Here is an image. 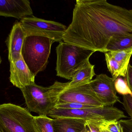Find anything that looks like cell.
Wrapping results in <instances>:
<instances>
[{"instance_id": "1", "label": "cell", "mask_w": 132, "mask_h": 132, "mask_svg": "<svg viewBox=\"0 0 132 132\" xmlns=\"http://www.w3.org/2000/svg\"><path fill=\"white\" fill-rule=\"evenodd\" d=\"M132 36V10L106 0H77L65 42L95 52H105L115 36Z\"/></svg>"}, {"instance_id": "2", "label": "cell", "mask_w": 132, "mask_h": 132, "mask_svg": "<svg viewBox=\"0 0 132 132\" xmlns=\"http://www.w3.org/2000/svg\"><path fill=\"white\" fill-rule=\"evenodd\" d=\"M95 52L65 42H60L56 48V75L72 80L75 73L89 61Z\"/></svg>"}, {"instance_id": "3", "label": "cell", "mask_w": 132, "mask_h": 132, "mask_svg": "<svg viewBox=\"0 0 132 132\" xmlns=\"http://www.w3.org/2000/svg\"><path fill=\"white\" fill-rule=\"evenodd\" d=\"M69 82L56 81L50 88V96L55 106L58 105L78 103L96 107H104L87 83L74 87H68Z\"/></svg>"}, {"instance_id": "4", "label": "cell", "mask_w": 132, "mask_h": 132, "mask_svg": "<svg viewBox=\"0 0 132 132\" xmlns=\"http://www.w3.org/2000/svg\"><path fill=\"white\" fill-rule=\"evenodd\" d=\"M0 132H41L27 108L11 103L0 105Z\"/></svg>"}, {"instance_id": "5", "label": "cell", "mask_w": 132, "mask_h": 132, "mask_svg": "<svg viewBox=\"0 0 132 132\" xmlns=\"http://www.w3.org/2000/svg\"><path fill=\"white\" fill-rule=\"evenodd\" d=\"M55 41L43 36H26L22 45L21 55L32 74L35 77L46 68Z\"/></svg>"}, {"instance_id": "6", "label": "cell", "mask_w": 132, "mask_h": 132, "mask_svg": "<svg viewBox=\"0 0 132 132\" xmlns=\"http://www.w3.org/2000/svg\"><path fill=\"white\" fill-rule=\"evenodd\" d=\"M52 119L71 118L95 121H118L127 118L124 112L113 107H95L80 109L53 108L48 114Z\"/></svg>"}, {"instance_id": "7", "label": "cell", "mask_w": 132, "mask_h": 132, "mask_svg": "<svg viewBox=\"0 0 132 132\" xmlns=\"http://www.w3.org/2000/svg\"><path fill=\"white\" fill-rule=\"evenodd\" d=\"M20 22L26 36H43L50 38L55 42L63 40L67 28L59 22L39 18L33 15L24 18Z\"/></svg>"}, {"instance_id": "8", "label": "cell", "mask_w": 132, "mask_h": 132, "mask_svg": "<svg viewBox=\"0 0 132 132\" xmlns=\"http://www.w3.org/2000/svg\"><path fill=\"white\" fill-rule=\"evenodd\" d=\"M25 100L27 109L39 115H47L54 108L50 96V88L44 87L35 83L20 89Z\"/></svg>"}, {"instance_id": "9", "label": "cell", "mask_w": 132, "mask_h": 132, "mask_svg": "<svg viewBox=\"0 0 132 132\" xmlns=\"http://www.w3.org/2000/svg\"><path fill=\"white\" fill-rule=\"evenodd\" d=\"M97 97L104 107H113L120 102L114 87V80L105 74H99L89 83Z\"/></svg>"}, {"instance_id": "10", "label": "cell", "mask_w": 132, "mask_h": 132, "mask_svg": "<svg viewBox=\"0 0 132 132\" xmlns=\"http://www.w3.org/2000/svg\"><path fill=\"white\" fill-rule=\"evenodd\" d=\"M9 80L13 86L19 89L35 83V77L32 74L22 56L10 62Z\"/></svg>"}, {"instance_id": "11", "label": "cell", "mask_w": 132, "mask_h": 132, "mask_svg": "<svg viewBox=\"0 0 132 132\" xmlns=\"http://www.w3.org/2000/svg\"><path fill=\"white\" fill-rule=\"evenodd\" d=\"M32 15L29 1L0 0V16L21 19Z\"/></svg>"}, {"instance_id": "12", "label": "cell", "mask_w": 132, "mask_h": 132, "mask_svg": "<svg viewBox=\"0 0 132 132\" xmlns=\"http://www.w3.org/2000/svg\"><path fill=\"white\" fill-rule=\"evenodd\" d=\"M26 35L20 21H16L6 40L9 62L20 59Z\"/></svg>"}, {"instance_id": "13", "label": "cell", "mask_w": 132, "mask_h": 132, "mask_svg": "<svg viewBox=\"0 0 132 132\" xmlns=\"http://www.w3.org/2000/svg\"><path fill=\"white\" fill-rule=\"evenodd\" d=\"M54 132H81L86 127V120L71 118L52 119Z\"/></svg>"}, {"instance_id": "14", "label": "cell", "mask_w": 132, "mask_h": 132, "mask_svg": "<svg viewBox=\"0 0 132 132\" xmlns=\"http://www.w3.org/2000/svg\"><path fill=\"white\" fill-rule=\"evenodd\" d=\"M94 67V65L88 62L75 73L68 87H74L90 83L95 74Z\"/></svg>"}, {"instance_id": "15", "label": "cell", "mask_w": 132, "mask_h": 132, "mask_svg": "<svg viewBox=\"0 0 132 132\" xmlns=\"http://www.w3.org/2000/svg\"><path fill=\"white\" fill-rule=\"evenodd\" d=\"M132 48V36H115L112 37L106 46L105 52L126 50Z\"/></svg>"}, {"instance_id": "16", "label": "cell", "mask_w": 132, "mask_h": 132, "mask_svg": "<svg viewBox=\"0 0 132 132\" xmlns=\"http://www.w3.org/2000/svg\"><path fill=\"white\" fill-rule=\"evenodd\" d=\"M112 56L119 63L122 70V77H125L127 69L130 64L132 48L126 50L109 52Z\"/></svg>"}, {"instance_id": "17", "label": "cell", "mask_w": 132, "mask_h": 132, "mask_svg": "<svg viewBox=\"0 0 132 132\" xmlns=\"http://www.w3.org/2000/svg\"><path fill=\"white\" fill-rule=\"evenodd\" d=\"M107 67L114 80L119 77H122V70L118 63L112 56L109 52L104 53Z\"/></svg>"}, {"instance_id": "18", "label": "cell", "mask_w": 132, "mask_h": 132, "mask_svg": "<svg viewBox=\"0 0 132 132\" xmlns=\"http://www.w3.org/2000/svg\"><path fill=\"white\" fill-rule=\"evenodd\" d=\"M37 125L41 132H54L52 119L47 115L35 116Z\"/></svg>"}, {"instance_id": "19", "label": "cell", "mask_w": 132, "mask_h": 132, "mask_svg": "<svg viewBox=\"0 0 132 132\" xmlns=\"http://www.w3.org/2000/svg\"><path fill=\"white\" fill-rule=\"evenodd\" d=\"M98 127L108 132H123L119 121H95Z\"/></svg>"}, {"instance_id": "20", "label": "cell", "mask_w": 132, "mask_h": 132, "mask_svg": "<svg viewBox=\"0 0 132 132\" xmlns=\"http://www.w3.org/2000/svg\"><path fill=\"white\" fill-rule=\"evenodd\" d=\"M119 77L114 80V87L116 92L123 95L132 96V91L129 87L125 78Z\"/></svg>"}, {"instance_id": "21", "label": "cell", "mask_w": 132, "mask_h": 132, "mask_svg": "<svg viewBox=\"0 0 132 132\" xmlns=\"http://www.w3.org/2000/svg\"><path fill=\"white\" fill-rule=\"evenodd\" d=\"M94 106L87 105L78 103H68L64 104L58 105H56L54 108H61L64 109H80L84 108L95 107Z\"/></svg>"}, {"instance_id": "22", "label": "cell", "mask_w": 132, "mask_h": 132, "mask_svg": "<svg viewBox=\"0 0 132 132\" xmlns=\"http://www.w3.org/2000/svg\"><path fill=\"white\" fill-rule=\"evenodd\" d=\"M123 105L129 115L132 119V96H123Z\"/></svg>"}, {"instance_id": "23", "label": "cell", "mask_w": 132, "mask_h": 132, "mask_svg": "<svg viewBox=\"0 0 132 132\" xmlns=\"http://www.w3.org/2000/svg\"><path fill=\"white\" fill-rule=\"evenodd\" d=\"M123 132H132V119L119 121Z\"/></svg>"}, {"instance_id": "24", "label": "cell", "mask_w": 132, "mask_h": 132, "mask_svg": "<svg viewBox=\"0 0 132 132\" xmlns=\"http://www.w3.org/2000/svg\"><path fill=\"white\" fill-rule=\"evenodd\" d=\"M127 84L132 91V66L129 64L127 69L125 77Z\"/></svg>"}, {"instance_id": "25", "label": "cell", "mask_w": 132, "mask_h": 132, "mask_svg": "<svg viewBox=\"0 0 132 132\" xmlns=\"http://www.w3.org/2000/svg\"><path fill=\"white\" fill-rule=\"evenodd\" d=\"M86 126L90 132H101L98 126L94 121L86 120Z\"/></svg>"}, {"instance_id": "26", "label": "cell", "mask_w": 132, "mask_h": 132, "mask_svg": "<svg viewBox=\"0 0 132 132\" xmlns=\"http://www.w3.org/2000/svg\"><path fill=\"white\" fill-rule=\"evenodd\" d=\"M99 127V129H100V131H101V132H108V131H107L106 130L102 128H101V127Z\"/></svg>"}, {"instance_id": "27", "label": "cell", "mask_w": 132, "mask_h": 132, "mask_svg": "<svg viewBox=\"0 0 132 132\" xmlns=\"http://www.w3.org/2000/svg\"><path fill=\"white\" fill-rule=\"evenodd\" d=\"M81 132H88V129L87 126H86V128H85V129Z\"/></svg>"}, {"instance_id": "28", "label": "cell", "mask_w": 132, "mask_h": 132, "mask_svg": "<svg viewBox=\"0 0 132 132\" xmlns=\"http://www.w3.org/2000/svg\"><path fill=\"white\" fill-rule=\"evenodd\" d=\"M2 62V59L1 57V54H0V65H1Z\"/></svg>"}, {"instance_id": "29", "label": "cell", "mask_w": 132, "mask_h": 132, "mask_svg": "<svg viewBox=\"0 0 132 132\" xmlns=\"http://www.w3.org/2000/svg\"><path fill=\"white\" fill-rule=\"evenodd\" d=\"M88 132H90V131H89V129H88Z\"/></svg>"}]
</instances>
